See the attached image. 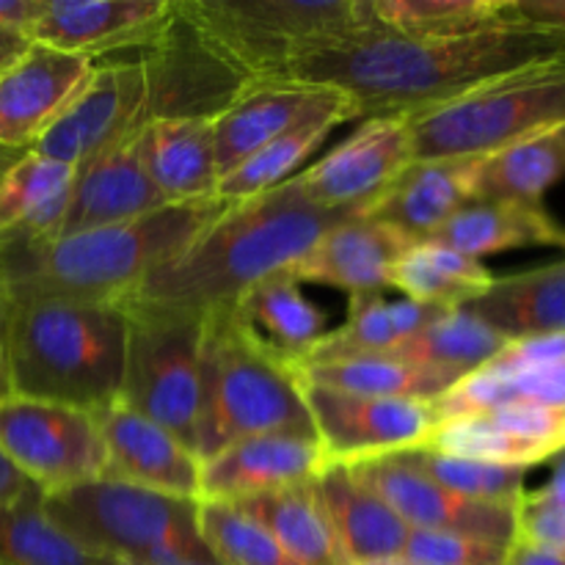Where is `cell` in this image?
Listing matches in <instances>:
<instances>
[{
  "instance_id": "6da1fadb",
  "label": "cell",
  "mask_w": 565,
  "mask_h": 565,
  "mask_svg": "<svg viewBox=\"0 0 565 565\" xmlns=\"http://www.w3.org/2000/svg\"><path fill=\"white\" fill-rule=\"evenodd\" d=\"M561 55L565 28L539 25L513 9L497 25L452 36L353 33L292 58L279 81L340 88L359 119L414 116Z\"/></svg>"
},
{
  "instance_id": "7a4b0ae2",
  "label": "cell",
  "mask_w": 565,
  "mask_h": 565,
  "mask_svg": "<svg viewBox=\"0 0 565 565\" xmlns=\"http://www.w3.org/2000/svg\"><path fill=\"white\" fill-rule=\"evenodd\" d=\"M353 210H323L292 191L290 182L232 202L180 257L154 268L121 307L207 318L235 307L254 285L292 270L315 243Z\"/></svg>"
},
{
  "instance_id": "3957f363",
  "label": "cell",
  "mask_w": 565,
  "mask_h": 565,
  "mask_svg": "<svg viewBox=\"0 0 565 565\" xmlns=\"http://www.w3.org/2000/svg\"><path fill=\"white\" fill-rule=\"evenodd\" d=\"M127 312L119 301L3 298L0 397L58 403L97 417L119 401Z\"/></svg>"
},
{
  "instance_id": "277c9868",
  "label": "cell",
  "mask_w": 565,
  "mask_h": 565,
  "mask_svg": "<svg viewBox=\"0 0 565 565\" xmlns=\"http://www.w3.org/2000/svg\"><path fill=\"white\" fill-rule=\"evenodd\" d=\"M230 202L169 204L130 224L28 243L0 235V298L125 301L154 268L180 257Z\"/></svg>"
},
{
  "instance_id": "5b68a950",
  "label": "cell",
  "mask_w": 565,
  "mask_h": 565,
  "mask_svg": "<svg viewBox=\"0 0 565 565\" xmlns=\"http://www.w3.org/2000/svg\"><path fill=\"white\" fill-rule=\"evenodd\" d=\"M202 461L252 436H315L298 373L259 351L232 307L202 318Z\"/></svg>"
},
{
  "instance_id": "8992f818",
  "label": "cell",
  "mask_w": 565,
  "mask_h": 565,
  "mask_svg": "<svg viewBox=\"0 0 565 565\" xmlns=\"http://www.w3.org/2000/svg\"><path fill=\"white\" fill-rule=\"evenodd\" d=\"M42 511L77 544L116 563H218L199 535L196 502L99 478L42 497Z\"/></svg>"
},
{
  "instance_id": "52a82bcc",
  "label": "cell",
  "mask_w": 565,
  "mask_h": 565,
  "mask_svg": "<svg viewBox=\"0 0 565 565\" xmlns=\"http://www.w3.org/2000/svg\"><path fill=\"white\" fill-rule=\"evenodd\" d=\"M414 160L486 158L565 127V55L406 116Z\"/></svg>"
},
{
  "instance_id": "ba28073f",
  "label": "cell",
  "mask_w": 565,
  "mask_h": 565,
  "mask_svg": "<svg viewBox=\"0 0 565 565\" xmlns=\"http://www.w3.org/2000/svg\"><path fill=\"white\" fill-rule=\"evenodd\" d=\"M180 9L252 77L279 81L292 58L373 31L370 0H177Z\"/></svg>"
},
{
  "instance_id": "9c48e42d",
  "label": "cell",
  "mask_w": 565,
  "mask_h": 565,
  "mask_svg": "<svg viewBox=\"0 0 565 565\" xmlns=\"http://www.w3.org/2000/svg\"><path fill=\"white\" fill-rule=\"evenodd\" d=\"M125 312L127 353L119 401L199 456L204 412L202 318L130 307Z\"/></svg>"
},
{
  "instance_id": "30bf717a",
  "label": "cell",
  "mask_w": 565,
  "mask_h": 565,
  "mask_svg": "<svg viewBox=\"0 0 565 565\" xmlns=\"http://www.w3.org/2000/svg\"><path fill=\"white\" fill-rule=\"evenodd\" d=\"M136 53L147 72L141 125L152 119H218L254 83L180 3H171L166 20Z\"/></svg>"
},
{
  "instance_id": "8fae6325",
  "label": "cell",
  "mask_w": 565,
  "mask_h": 565,
  "mask_svg": "<svg viewBox=\"0 0 565 565\" xmlns=\"http://www.w3.org/2000/svg\"><path fill=\"white\" fill-rule=\"evenodd\" d=\"M0 452L42 497L103 478L97 417L58 403L0 397Z\"/></svg>"
},
{
  "instance_id": "7c38bea8",
  "label": "cell",
  "mask_w": 565,
  "mask_h": 565,
  "mask_svg": "<svg viewBox=\"0 0 565 565\" xmlns=\"http://www.w3.org/2000/svg\"><path fill=\"white\" fill-rule=\"evenodd\" d=\"M326 467H359L428 450L439 412L428 401H379L301 384Z\"/></svg>"
},
{
  "instance_id": "4fadbf2b",
  "label": "cell",
  "mask_w": 565,
  "mask_h": 565,
  "mask_svg": "<svg viewBox=\"0 0 565 565\" xmlns=\"http://www.w3.org/2000/svg\"><path fill=\"white\" fill-rule=\"evenodd\" d=\"M147 72L138 58L94 64L86 86L31 143V152L81 169L141 127Z\"/></svg>"
},
{
  "instance_id": "5bb4252c",
  "label": "cell",
  "mask_w": 565,
  "mask_h": 565,
  "mask_svg": "<svg viewBox=\"0 0 565 565\" xmlns=\"http://www.w3.org/2000/svg\"><path fill=\"white\" fill-rule=\"evenodd\" d=\"M412 160L406 116H375L287 182L315 207L353 210L362 215Z\"/></svg>"
},
{
  "instance_id": "9a60e30c",
  "label": "cell",
  "mask_w": 565,
  "mask_h": 565,
  "mask_svg": "<svg viewBox=\"0 0 565 565\" xmlns=\"http://www.w3.org/2000/svg\"><path fill=\"white\" fill-rule=\"evenodd\" d=\"M348 469L379 491L408 530L458 533L497 546H511L516 539V508L467 500L445 489L428 478L408 452Z\"/></svg>"
},
{
  "instance_id": "2e32d148",
  "label": "cell",
  "mask_w": 565,
  "mask_h": 565,
  "mask_svg": "<svg viewBox=\"0 0 565 565\" xmlns=\"http://www.w3.org/2000/svg\"><path fill=\"white\" fill-rule=\"evenodd\" d=\"M502 406L565 408V334L508 342L500 356L463 375L436 401L441 423Z\"/></svg>"
},
{
  "instance_id": "e0dca14e",
  "label": "cell",
  "mask_w": 565,
  "mask_h": 565,
  "mask_svg": "<svg viewBox=\"0 0 565 565\" xmlns=\"http://www.w3.org/2000/svg\"><path fill=\"white\" fill-rule=\"evenodd\" d=\"M97 425L105 445V480L136 486L174 500H199L202 461L177 436L127 408L121 401L99 412Z\"/></svg>"
},
{
  "instance_id": "ac0fdd59",
  "label": "cell",
  "mask_w": 565,
  "mask_h": 565,
  "mask_svg": "<svg viewBox=\"0 0 565 565\" xmlns=\"http://www.w3.org/2000/svg\"><path fill=\"white\" fill-rule=\"evenodd\" d=\"M428 450L497 467L530 469L565 450V408L502 406L472 417L445 419Z\"/></svg>"
},
{
  "instance_id": "d6986e66",
  "label": "cell",
  "mask_w": 565,
  "mask_h": 565,
  "mask_svg": "<svg viewBox=\"0 0 565 565\" xmlns=\"http://www.w3.org/2000/svg\"><path fill=\"white\" fill-rule=\"evenodd\" d=\"M94 72L86 55L31 42L0 72V147L31 149Z\"/></svg>"
},
{
  "instance_id": "ffe728a7",
  "label": "cell",
  "mask_w": 565,
  "mask_h": 565,
  "mask_svg": "<svg viewBox=\"0 0 565 565\" xmlns=\"http://www.w3.org/2000/svg\"><path fill=\"white\" fill-rule=\"evenodd\" d=\"M326 469L318 436L268 434L241 439L204 458L196 502H235L312 483Z\"/></svg>"
},
{
  "instance_id": "44dd1931",
  "label": "cell",
  "mask_w": 565,
  "mask_h": 565,
  "mask_svg": "<svg viewBox=\"0 0 565 565\" xmlns=\"http://www.w3.org/2000/svg\"><path fill=\"white\" fill-rule=\"evenodd\" d=\"M160 207H169V202L149 180L141 158V138L138 130H132L75 171L70 204L55 237L130 224Z\"/></svg>"
},
{
  "instance_id": "7402d4cb",
  "label": "cell",
  "mask_w": 565,
  "mask_h": 565,
  "mask_svg": "<svg viewBox=\"0 0 565 565\" xmlns=\"http://www.w3.org/2000/svg\"><path fill=\"white\" fill-rule=\"evenodd\" d=\"M171 11L169 0H44L28 42L64 53L99 55L136 50Z\"/></svg>"
},
{
  "instance_id": "603a6c76",
  "label": "cell",
  "mask_w": 565,
  "mask_h": 565,
  "mask_svg": "<svg viewBox=\"0 0 565 565\" xmlns=\"http://www.w3.org/2000/svg\"><path fill=\"white\" fill-rule=\"evenodd\" d=\"M414 243L384 221L351 218L331 226L290 274L298 285H326L351 298L384 296L392 268Z\"/></svg>"
},
{
  "instance_id": "cb8c5ba5",
  "label": "cell",
  "mask_w": 565,
  "mask_h": 565,
  "mask_svg": "<svg viewBox=\"0 0 565 565\" xmlns=\"http://www.w3.org/2000/svg\"><path fill=\"white\" fill-rule=\"evenodd\" d=\"M475 166L478 158L412 160L359 218L384 221L414 241H428L472 202Z\"/></svg>"
},
{
  "instance_id": "d4e9b609",
  "label": "cell",
  "mask_w": 565,
  "mask_h": 565,
  "mask_svg": "<svg viewBox=\"0 0 565 565\" xmlns=\"http://www.w3.org/2000/svg\"><path fill=\"white\" fill-rule=\"evenodd\" d=\"M337 94L331 86H309L292 81L252 83L224 114L215 119V160L218 174L252 158L270 141L307 119Z\"/></svg>"
},
{
  "instance_id": "484cf974",
  "label": "cell",
  "mask_w": 565,
  "mask_h": 565,
  "mask_svg": "<svg viewBox=\"0 0 565 565\" xmlns=\"http://www.w3.org/2000/svg\"><path fill=\"white\" fill-rule=\"evenodd\" d=\"M232 315L259 351L296 373L329 326V315L303 296L290 270L254 285L246 296L237 298Z\"/></svg>"
},
{
  "instance_id": "4316f807",
  "label": "cell",
  "mask_w": 565,
  "mask_h": 565,
  "mask_svg": "<svg viewBox=\"0 0 565 565\" xmlns=\"http://www.w3.org/2000/svg\"><path fill=\"white\" fill-rule=\"evenodd\" d=\"M141 158L169 204H204L218 199L215 119H152L138 127Z\"/></svg>"
},
{
  "instance_id": "83f0119b",
  "label": "cell",
  "mask_w": 565,
  "mask_h": 565,
  "mask_svg": "<svg viewBox=\"0 0 565 565\" xmlns=\"http://www.w3.org/2000/svg\"><path fill=\"white\" fill-rule=\"evenodd\" d=\"M315 489L351 565L401 561L412 530L353 469L326 467Z\"/></svg>"
},
{
  "instance_id": "f1b7e54d",
  "label": "cell",
  "mask_w": 565,
  "mask_h": 565,
  "mask_svg": "<svg viewBox=\"0 0 565 565\" xmlns=\"http://www.w3.org/2000/svg\"><path fill=\"white\" fill-rule=\"evenodd\" d=\"M505 340L565 334V259L500 276L467 307Z\"/></svg>"
},
{
  "instance_id": "f546056e",
  "label": "cell",
  "mask_w": 565,
  "mask_h": 565,
  "mask_svg": "<svg viewBox=\"0 0 565 565\" xmlns=\"http://www.w3.org/2000/svg\"><path fill=\"white\" fill-rule=\"evenodd\" d=\"M428 241L441 243L463 257L483 259L513 248H565V226L557 224L544 204L524 202H469Z\"/></svg>"
},
{
  "instance_id": "4dcf8cb0",
  "label": "cell",
  "mask_w": 565,
  "mask_h": 565,
  "mask_svg": "<svg viewBox=\"0 0 565 565\" xmlns=\"http://www.w3.org/2000/svg\"><path fill=\"white\" fill-rule=\"evenodd\" d=\"M75 169L25 152L0 177V235L28 243L53 241L70 204Z\"/></svg>"
},
{
  "instance_id": "1f68e13d",
  "label": "cell",
  "mask_w": 565,
  "mask_h": 565,
  "mask_svg": "<svg viewBox=\"0 0 565 565\" xmlns=\"http://www.w3.org/2000/svg\"><path fill=\"white\" fill-rule=\"evenodd\" d=\"M351 119H359L356 108H353L351 97H345L337 88L334 97L320 105L315 114H309L307 119L298 121L285 136H279L268 147H263L252 158L243 160L230 174L221 177L218 199L232 204L241 202V199H252L259 196V193L274 191V188H279L281 182H287L301 171L303 160L329 138L334 127L345 125Z\"/></svg>"
},
{
  "instance_id": "d6a6232c",
  "label": "cell",
  "mask_w": 565,
  "mask_h": 565,
  "mask_svg": "<svg viewBox=\"0 0 565 565\" xmlns=\"http://www.w3.org/2000/svg\"><path fill=\"white\" fill-rule=\"evenodd\" d=\"M235 508L263 524L298 563L351 565L337 539L334 524L320 502L315 480L235 502Z\"/></svg>"
},
{
  "instance_id": "836d02e7",
  "label": "cell",
  "mask_w": 565,
  "mask_h": 565,
  "mask_svg": "<svg viewBox=\"0 0 565 565\" xmlns=\"http://www.w3.org/2000/svg\"><path fill=\"white\" fill-rule=\"evenodd\" d=\"M298 381L320 390L342 392L356 397H379V401H428L436 403L452 384L456 375L423 364L379 353V356L334 359V362L303 364Z\"/></svg>"
},
{
  "instance_id": "e575fe53",
  "label": "cell",
  "mask_w": 565,
  "mask_h": 565,
  "mask_svg": "<svg viewBox=\"0 0 565 565\" xmlns=\"http://www.w3.org/2000/svg\"><path fill=\"white\" fill-rule=\"evenodd\" d=\"M561 180H565V127L478 158L472 202L544 204L546 191Z\"/></svg>"
},
{
  "instance_id": "d590c367",
  "label": "cell",
  "mask_w": 565,
  "mask_h": 565,
  "mask_svg": "<svg viewBox=\"0 0 565 565\" xmlns=\"http://www.w3.org/2000/svg\"><path fill=\"white\" fill-rule=\"evenodd\" d=\"M491 281L494 274L480 259L463 257L434 241H417L406 248L390 274V287L441 312L472 307Z\"/></svg>"
},
{
  "instance_id": "8d00e7d4",
  "label": "cell",
  "mask_w": 565,
  "mask_h": 565,
  "mask_svg": "<svg viewBox=\"0 0 565 565\" xmlns=\"http://www.w3.org/2000/svg\"><path fill=\"white\" fill-rule=\"evenodd\" d=\"M508 342L511 340L497 334L491 326L475 318L469 309H458V312H441L423 331L397 342L386 353L403 359V362L441 370V373H450L461 381L463 375L475 373L494 356H500Z\"/></svg>"
},
{
  "instance_id": "74e56055",
  "label": "cell",
  "mask_w": 565,
  "mask_h": 565,
  "mask_svg": "<svg viewBox=\"0 0 565 565\" xmlns=\"http://www.w3.org/2000/svg\"><path fill=\"white\" fill-rule=\"evenodd\" d=\"M0 565H119L66 535L42 500L0 508Z\"/></svg>"
},
{
  "instance_id": "f35d334b",
  "label": "cell",
  "mask_w": 565,
  "mask_h": 565,
  "mask_svg": "<svg viewBox=\"0 0 565 565\" xmlns=\"http://www.w3.org/2000/svg\"><path fill=\"white\" fill-rule=\"evenodd\" d=\"M370 14L401 36H452L497 25L513 9L511 0H370Z\"/></svg>"
},
{
  "instance_id": "ab89813d",
  "label": "cell",
  "mask_w": 565,
  "mask_h": 565,
  "mask_svg": "<svg viewBox=\"0 0 565 565\" xmlns=\"http://www.w3.org/2000/svg\"><path fill=\"white\" fill-rule=\"evenodd\" d=\"M199 535L218 565H303L263 524L226 502H196Z\"/></svg>"
},
{
  "instance_id": "60d3db41",
  "label": "cell",
  "mask_w": 565,
  "mask_h": 565,
  "mask_svg": "<svg viewBox=\"0 0 565 565\" xmlns=\"http://www.w3.org/2000/svg\"><path fill=\"white\" fill-rule=\"evenodd\" d=\"M397 342H403V334L397 329L395 303L386 301L384 296H356L351 298L345 326L326 331V337L312 348L303 364L379 356V353L392 351Z\"/></svg>"
},
{
  "instance_id": "b9f144b4",
  "label": "cell",
  "mask_w": 565,
  "mask_h": 565,
  "mask_svg": "<svg viewBox=\"0 0 565 565\" xmlns=\"http://www.w3.org/2000/svg\"><path fill=\"white\" fill-rule=\"evenodd\" d=\"M408 456H412V461L428 478H434L436 483L456 491V494L467 497V500L516 508L524 491H527L524 489V475H527V469L497 467V463L441 456V452L434 450L408 452Z\"/></svg>"
},
{
  "instance_id": "7bdbcfd3",
  "label": "cell",
  "mask_w": 565,
  "mask_h": 565,
  "mask_svg": "<svg viewBox=\"0 0 565 565\" xmlns=\"http://www.w3.org/2000/svg\"><path fill=\"white\" fill-rule=\"evenodd\" d=\"M550 480L524 491L516 505V539L565 557V450L552 458Z\"/></svg>"
},
{
  "instance_id": "ee69618b",
  "label": "cell",
  "mask_w": 565,
  "mask_h": 565,
  "mask_svg": "<svg viewBox=\"0 0 565 565\" xmlns=\"http://www.w3.org/2000/svg\"><path fill=\"white\" fill-rule=\"evenodd\" d=\"M508 546L486 544L458 533L412 530L403 561L412 565H502Z\"/></svg>"
},
{
  "instance_id": "f6af8a7d",
  "label": "cell",
  "mask_w": 565,
  "mask_h": 565,
  "mask_svg": "<svg viewBox=\"0 0 565 565\" xmlns=\"http://www.w3.org/2000/svg\"><path fill=\"white\" fill-rule=\"evenodd\" d=\"M44 0H0V28L28 36L33 22L42 14Z\"/></svg>"
},
{
  "instance_id": "bcb514c9",
  "label": "cell",
  "mask_w": 565,
  "mask_h": 565,
  "mask_svg": "<svg viewBox=\"0 0 565 565\" xmlns=\"http://www.w3.org/2000/svg\"><path fill=\"white\" fill-rule=\"evenodd\" d=\"M519 17L539 25L565 28V0H513Z\"/></svg>"
},
{
  "instance_id": "7dc6e473",
  "label": "cell",
  "mask_w": 565,
  "mask_h": 565,
  "mask_svg": "<svg viewBox=\"0 0 565 565\" xmlns=\"http://www.w3.org/2000/svg\"><path fill=\"white\" fill-rule=\"evenodd\" d=\"M502 565H565V557L541 550V546L524 544V541H513Z\"/></svg>"
},
{
  "instance_id": "c3c4849f",
  "label": "cell",
  "mask_w": 565,
  "mask_h": 565,
  "mask_svg": "<svg viewBox=\"0 0 565 565\" xmlns=\"http://www.w3.org/2000/svg\"><path fill=\"white\" fill-rule=\"evenodd\" d=\"M28 44H31L28 42V36H22V33H14V31H3V28H0V72H3L6 66H9L11 61L28 47Z\"/></svg>"
},
{
  "instance_id": "681fc988",
  "label": "cell",
  "mask_w": 565,
  "mask_h": 565,
  "mask_svg": "<svg viewBox=\"0 0 565 565\" xmlns=\"http://www.w3.org/2000/svg\"><path fill=\"white\" fill-rule=\"evenodd\" d=\"M25 152V149H9V147H0V177L6 174V171L14 166V160L20 158V154Z\"/></svg>"
},
{
  "instance_id": "f907efd6",
  "label": "cell",
  "mask_w": 565,
  "mask_h": 565,
  "mask_svg": "<svg viewBox=\"0 0 565 565\" xmlns=\"http://www.w3.org/2000/svg\"><path fill=\"white\" fill-rule=\"evenodd\" d=\"M367 565H412V563H406L401 557V561H384V563H367Z\"/></svg>"
},
{
  "instance_id": "816d5d0a",
  "label": "cell",
  "mask_w": 565,
  "mask_h": 565,
  "mask_svg": "<svg viewBox=\"0 0 565 565\" xmlns=\"http://www.w3.org/2000/svg\"><path fill=\"white\" fill-rule=\"evenodd\" d=\"M119 565H136V563H119ZM180 565H218V563H180Z\"/></svg>"
},
{
  "instance_id": "f5cc1de1",
  "label": "cell",
  "mask_w": 565,
  "mask_h": 565,
  "mask_svg": "<svg viewBox=\"0 0 565 565\" xmlns=\"http://www.w3.org/2000/svg\"><path fill=\"white\" fill-rule=\"evenodd\" d=\"M0 320H3V298H0Z\"/></svg>"
}]
</instances>
